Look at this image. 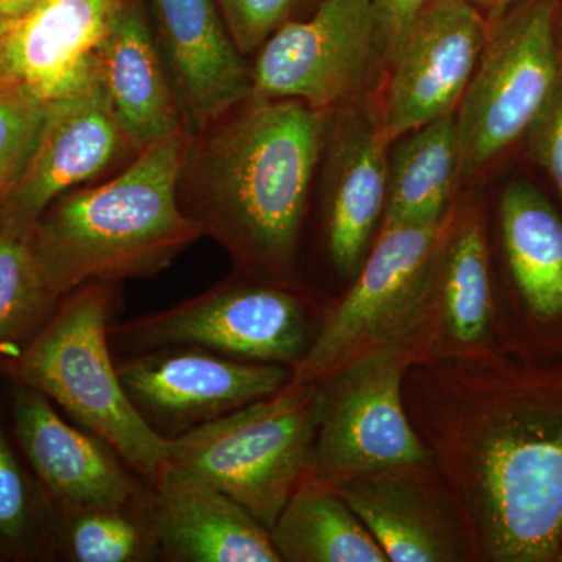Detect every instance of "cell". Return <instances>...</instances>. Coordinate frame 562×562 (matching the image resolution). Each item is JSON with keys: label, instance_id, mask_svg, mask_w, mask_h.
Returning <instances> with one entry per match:
<instances>
[{"label": "cell", "instance_id": "1", "mask_svg": "<svg viewBox=\"0 0 562 562\" xmlns=\"http://www.w3.org/2000/svg\"><path fill=\"white\" fill-rule=\"evenodd\" d=\"M403 401L452 495L471 562H557L562 351L419 362Z\"/></svg>", "mask_w": 562, "mask_h": 562}, {"label": "cell", "instance_id": "34", "mask_svg": "<svg viewBox=\"0 0 562 562\" xmlns=\"http://www.w3.org/2000/svg\"><path fill=\"white\" fill-rule=\"evenodd\" d=\"M10 21L3 20L0 16V44H2L3 36H5L7 29H9Z\"/></svg>", "mask_w": 562, "mask_h": 562}, {"label": "cell", "instance_id": "22", "mask_svg": "<svg viewBox=\"0 0 562 562\" xmlns=\"http://www.w3.org/2000/svg\"><path fill=\"white\" fill-rule=\"evenodd\" d=\"M95 85L138 154L160 140L190 136L149 22L131 0L95 55Z\"/></svg>", "mask_w": 562, "mask_h": 562}, {"label": "cell", "instance_id": "33", "mask_svg": "<svg viewBox=\"0 0 562 562\" xmlns=\"http://www.w3.org/2000/svg\"><path fill=\"white\" fill-rule=\"evenodd\" d=\"M472 2L476 9L490 11V13H501V11L505 10L508 7V3L512 0H469Z\"/></svg>", "mask_w": 562, "mask_h": 562}, {"label": "cell", "instance_id": "21", "mask_svg": "<svg viewBox=\"0 0 562 562\" xmlns=\"http://www.w3.org/2000/svg\"><path fill=\"white\" fill-rule=\"evenodd\" d=\"M150 508L161 561L281 562L268 528L210 484L165 473Z\"/></svg>", "mask_w": 562, "mask_h": 562}, {"label": "cell", "instance_id": "17", "mask_svg": "<svg viewBox=\"0 0 562 562\" xmlns=\"http://www.w3.org/2000/svg\"><path fill=\"white\" fill-rule=\"evenodd\" d=\"M390 562H471L464 528L435 461L395 465L339 484Z\"/></svg>", "mask_w": 562, "mask_h": 562}, {"label": "cell", "instance_id": "12", "mask_svg": "<svg viewBox=\"0 0 562 562\" xmlns=\"http://www.w3.org/2000/svg\"><path fill=\"white\" fill-rule=\"evenodd\" d=\"M116 368L133 406L166 439L269 397L292 379L284 366L235 360L194 346L117 355Z\"/></svg>", "mask_w": 562, "mask_h": 562}, {"label": "cell", "instance_id": "2", "mask_svg": "<svg viewBox=\"0 0 562 562\" xmlns=\"http://www.w3.org/2000/svg\"><path fill=\"white\" fill-rule=\"evenodd\" d=\"M325 127L327 113L301 101L250 98L188 139L180 206L243 276L302 286L299 247Z\"/></svg>", "mask_w": 562, "mask_h": 562}, {"label": "cell", "instance_id": "25", "mask_svg": "<svg viewBox=\"0 0 562 562\" xmlns=\"http://www.w3.org/2000/svg\"><path fill=\"white\" fill-rule=\"evenodd\" d=\"M72 562L160 560L150 490L143 501L99 508L55 509L50 557Z\"/></svg>", "mask_w": 562, "mask_h": 562}, {"label": "cell", "instance_id": "32", "mask_svg": "<svg viewBox=\"0 0 562 562\" xmlns=\"http://www.w3.org/2000/svg\"><path fill=\"white\" fill-rule=\"evenodd\" d=\"M40 0H0V16L13 22L24 16Z\"/></svg>", "mask_w": 562, "mask_h": 562}, {"label": "cell", "instance_id": "11", "mask_svg": "<svg viewBox=\"0 0 562 562\" xmlns=\"http://www.w3.org/2000/svg\"><path fill=\"white\" fill-rule=\"evenodd\" d=\"M380 63L372 0H322L312 16L288 20L262 44L250 98L291 99L328 113L364 99Z\"/></svg>", "mask_w": 562, "mask_h": 562}, {"label": "cell", "instance_id": "20", "mask_svg": "<svg viewBox=\"0 0 562 562\" xmlns=\"http://www.w3.org/2000/svg\"><path fill=\"white\" fill-rule=\"evenodd\" d=\"M503 250L512 276L516 349L562 351V217L524 180L505 188L498 205Z\"/></svg>", "mask_w": 562, "mask_h": 562}, {"label": "cell", "instance_id": "10", "mask_svg": "<svg viewBox=\"0 0 562 562\" xmlns=\"http://www.w3.org/2000/svg\"><path fill=\"white\" fill-rule=\"evenodd\" d=\"M412 355L392 346L322 383V408L305 482L339 484L395 465L432 461L403 401Z\"/></svg>", "mask_w": 562, "mask_h": 562}, {"label": "cell", "instance_id": "7", "mask_svg": "<svg viewBox=\"0 0 562 562\" xmlns=\"http://www.w3.org/2000/svg\"><path fill=\"white\" fill-rule=\"evenodd\" d=\"M557 0H530L491 24L457 106L461 180L472 179L530 131L562 76Z\"/></svg>", "mask_w": 562, "mask_h": 562}, {"label": "cell", "instance_id": "19", "mask_svg": "<svg viewBox=\"0 0 562 562\" xmlns=\"http://www.w3.org/2000/svg\"><path fill=\"white\" fill-rule=\"evenodd\" d=\"M154 38L191 135L251 95V66L214 0H150Z\"/></svg>", "mask_w": 562, "mask_h": 562}, {"label": "cell", "instance_id": "31", "mask_svg": "<svg viewBox=\"0 0 562 562\" xmlns=\"http://www.w3.org/2000/svg\"><path fill=\"white\" fill-rule=\"evenodd\" d=\"M428 0H372L384 65L390 66L417 14Z\"/></svg>", "mask_w": 562, "mask_h": 562}, {"label": "cell", "instance_id": "35", "mask_svg": "<svg viewBox=\"0 0 562 562\" xmlns=\"http://www.w3.org/2000/svg\"><path fill=\"white\" fill-rule=\"evenodd\" d=\"M557 562H562V542L560 546V550H558Z\"/></svg>", "mask_w": 562, "mask_h": 562}, {"label": "cell", "instance_id": "4", "mask_svg": "<svg viewBox=\"0 0 562 562\" xmlns=\"http://www.w3.org/2000/svg\"><path fill=\"white\" fill-rule=\"evenodd\" d=\"M116 306L111 281L68 292L31 341L0 364V375L46 395L154 486L168 464L169 439L151 430L122 386L110 344Z\"/></svg>", "mask_w": 562, "mask_h": 562}, {"label": "cell", "instance_id": "8", "mask_svg": "<svg viewBox=\"0 0 562 562\" xmlns=\"http://www.w3.org/2000/svg\"><path fill=\"white\" fill-rule=\"evenodd\" d=\"M394 346L408 351L414 364L483 360L517 350L495 295L486 222L475 205H453Z\"/></svg>", "mask_w": 562, "mask_h": 562}, {"label": "cell", "instance_id": "6", "mask_svg": "<svg viewBox=\"0 0 562 562\" xmlns=\"http://www.w3.org/2000/svg\"><path fill=\"white\" fill-rule=\"evenodd\" d=\"M324 306L302 286L232 277L162 312L110 328L120 355L168 346H194L235 360L280 364L294 371L319 330Z\"/></svg>", "mask_w": 562, "mask_h": 562}, {"label": "cell", "instance_id": "24", "mask_svg": "<svg viewBox=\"0 0 562 562\" xmlns=\"http://www.w3.org/2000/svg\"><path fill=\"white\" fill-rule=\"evenodd\" d=\"M271 539L281 562H390L341 495L310 482L283 506Z\"/></svg>", "mask_w": 562, "mask_h": 562}, {"label": "cell", "instance_id": "16", "mask_svg": "<svg viewBox=\"0 0 562 562\" xmlns=\"http://www.w3.org/2000/svg\"><path fill=\"white\" fill-rule=\"evenodd\" d=\"M387 143L379 106L366 99L328 111L324 140V227L328 255L344 277L360 272L383 221Z\"/></svg>", "mask_w": 562, "mask_h": 562}, {"label": "cell", "instance_id": "28", "mask_svg": "<svg viewBox=\"0 0 562 562\" xmlns=\"http://www.w3.org/2000/svg\"><path fill=\"white\" fill-rule=\"evenodd\" d=\"M46 109L21 88L0 83V205L31 160Z\"/></svg>", "mask_w": 562, "mask_h": 562}, {"label": "cell", "instance_id": "26", "mask_svg": "<svg viewBox=\"0 0 562 562\" xmlns=\"http://www.w3.org/2000/svg\"><path fill=\"white\" fill-rule=\"evenodd\" d=\"M29 235L0 225V364L14 357L57 308Z\"/></svg>", "mask_w": 562, "mask_h": 562}, {"label": "cell", "instance_id": "15", "mask_svg": "<svg viewBox=\"0 0 562 562\" xmlns=\"http://www.w3.org/2000/svg\"><path fill=\"white\" fill-rule=\"evenodd\" d=\"M128 151L138 154L98 85L47 103L31 160L0 205V225L29 235L55 199L98 179Z\"/></svg>", "mask_w": 562, "mask_h": 562}, {"label": "cell", "instance_id": "13", "mask_svg": "<svg viewBox=\"0 0 562 562\" xmlns=\"http://www.w3.org/2000/svg\"><path fill=\"white\" fill-rule=\"evenodd\" d=\"M491 21L469 0H428L406 32L380 110L387 143L457 109L490 36Z\"/></svg>", "mask_w": 562, "mask_h": 562}, {"label": "cell", "instance_id": "9", "mask_svg": "<svg viewBox=\"0 0 562 562\" xmlns=\"http://www.w3.org/2000/svg\"><path fill=\"white\" fill-rule=\"evenodd\" d=\"M452 209L431 224L380 228L350 290L324 305L316 338L292 371L294 382L325 383L394 346L427 280Z\"/></svg>", "mask_w": 562, "mask_h": 562}, {"label": "cell", "instance_id": "18", "mask_svg": "<svg viewBox=\"0 0 562 562\" xmlns=\"http://www.w3.org/2000/svg\"><path fill=\"white\" fill-rule=\"evenodd\" d=\"M127 0H40L10 22L0 44V83L41 102L95 87V55Z\"/></svg>", "mask_w": 562, "mask_h": 562}, {"label": "cell", "instance_id": "14", "mask_svg": "<svg viewBox=\"0 0 562 562\" xmlns=\"http://www.w3.org/2000/svg\"><path fill=\"white\" fill-rule=\"evenodd\" d=\"M14 438L55 509L121 506L143 501L150 484L109 443L63 419L54 402L13 383Z\"/></svg>", "mask_w": 562, "mask_h": 562}, {"label": "cell", "instance_id": "23", "mask_svg": "<svg viewBox=\"0 0 562 562\" xmlns=\"http://www.w3.org/2000/svg\"><path fill=\"white\" fill-rule=\"evenodd\" d=\"M406 135L390 157L380 228L441 220L452 209L461 180L457 109Z\"/></svg>", "mask_w": 562, "mask_h": 562}, {"label": "cell", "instance_id": "5", "mask_svg": "<svg viewBox=\"0 0 562 562\" xmlns=\"http://www.w3.org/2000/svg\"><path fill=\"white\" fill-rule=\"evenodd\" d=\"M321 408V384L291 379L269 397L169 439L165 473L216 487L271 532L312 465Z\"/></svg>", "mask_w": 562, "mask_h": 562}, {"label": "cell", "instance_id": "3", "mask_svg": "<svg viewBox=\"0 0 562 562\" xmlns=\"http://www.w3.org/2000/svg\"><path fill=\"white\" fill-rule=\"evenodd\" d=\"M188 139L160 140L113 179L65 192L44 210L29 241L55 297L90 281L150 279L202 238L179 202Z\"/></svg>", "mask_w": 562, "mask_h": 562}, {"label": "cell", "instance_id": "29", "mask_svg": "<svg viewBox=\"0 0 562 562\" xmlns=\"http://www.w3.org/2000/svg\"><path fill=\"white\" fill-rule=\"evenodd\" d=\"M239 52L257 54L290 16L294 0H214Z\"/></svg>", "mask_w": 562, "mask_h": 562}, {"label": "cell", "instance_id": "30", "mask_svg": "<svg viewBox=\"0 0 562 562\" xmlns=\"http://www.w3.org/2000/svg\"><path fill=\"white\" fill-rule=\"evenodd\" d=\"M527 136L532 157L549 173L562 199V76Z\"/></svg>", "mask_w": 562, "mask_h": 562}, {"label": "cell", "instance_id": "27", "mask_svg": "<svg viewBox=\"0 0 562 562\" xmlns=\"http://www.w3.org/2000/svg\"><path fill=\"white\" fill-rule=\"evenodd\" d=\"M54 506L25 471L0 424V560L50 557Z\"/></svg>", "mask_w": 562, "mask_h": 562}]
</instances>
